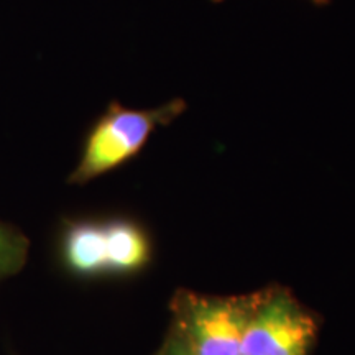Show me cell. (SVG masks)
<instances>
[{
	"label": "cell",
	"instance_id": "obj_1",
	"mask_svg": "<svg viewBox=\"0 0 355 355\" xmlns=\"http://www.w3.org/2000/svg\"><path fill=\"white\" fill-rule=\"evenodd\" d=\"M152 239L128 217L64 219L56 239V259L78 279L127 278L152 261Z\"/></svg>",
	"mask_w": 355,
	"mask_h": 355
},
{
	"label": "cell",
	"instance_id": "obj_2",
	"mask_svg": "<svg viewBox=\"0 0 355 355\" xmlns=\"http://www.w3.org/2000/svg\"><path fill=\"white\" fill-rule=\"evenodd\" d=\"M184 99H171L153 109H128L112 102L97 119L83 144L81 157L68 178L69 184H87L135 158L159 127L184 112Z\"/></svg>",
	"mask_w": 355,
	"mask_h": 355
},
{
	"label": "cell",
	"instance_id": "obj_3",
	"mask_svg": "<svg viewBox=\"0 0 355 355\" xmlns=\"http://www.w3.org/2000/svg\"><path fill=\"white\" fill-rule=\"evenodd\" d=\"M259 291L217 296L178 290L171 300L173 326L194 355H242L243 334Z\"/></svg>",
	"mask_w": 355,
	"mask_h": 355
},
{
	"label": "cell",
	"instance_id": "obj_4",
	"mask_svg": "<svg viewBox=\"0 0 355 355\" xmlns=\"http://www.w3.org/2000/svg\"><path fill=\"white\" fill-rule=\"evenodd\" d=\"M319 329L318 314L288 288H263L243 334L242 355H309Z\"/></svg>",
	"mask_w": 355,
	"mask_h": 355
},
{
	"label": "cell",
	"instance_id": "obj_5",
	"mask_svg": "<svg viewBox=\"0 0 355 355\" xmlns=\"http://www.w3.org/2000/svg\"><path fill=\"white\" fill-rule=\"evenodd\" d=\"M28 252L30 239L19 227L0 220V282L25 268Z\"/></svg>",
	"mask_w": 355,
	"mask_h": 355
},
{
	"label": "cell",
	"instance_id": "obj_6",
	"mask_svg": "<svg viewBox=\"0 0 355 355\" xmlns=\"http://www.w3.org/2000/svg\"><path fill=\"white\" fill-rule=\"evenodd\" d=\"M157 355H194V354L191 352V349L188 347V344H186L183 336L180 334V331H178L171 324L170 331H168L165 340H163L162 347H159Z\"/></svg>",
	"mask_w": 355,
	"mask_h": 355
},
{
	"label": "cell",
	"instance_id": "obj_7",
	"mask_svg": "<svg viewBox=\"0 0 355 355\" xmlns=\"http://www.w3.org/2000/svg\"><path fill=\"white\" fill-rule=\"evenodd\" d=\"M311 2H314L316 6H327V3L331 2V0H311Z\"/></svg>",
	"mask_w": 355,
	"mask_h": 355
}]
</instances>
